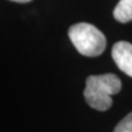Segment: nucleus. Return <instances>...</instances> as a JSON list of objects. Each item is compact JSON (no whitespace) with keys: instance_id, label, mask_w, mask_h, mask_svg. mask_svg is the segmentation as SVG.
<instances>
[{"instance_id":"nucleus-5","label":"nucleus","mask_w":132,"mask_h":132,"mask_svg":"<svg viewBox=\"0 0 132 132\" xmlns=\"http://www.w3.org/2000/svg\"><path fill=\"white\" fill-rule=\"evenodd\" d=\"M113 132H132V112L127 114L114 128Z\"/></svg>"},{"instance_id":"nucleus-6","label":"nucleus","mask_w":132,"mask_h":132,"mask_svg":"<svg viewBox=\"0 0 132 132\" xmlns=\"http://www.w3.org/2000/svg\"><path fill=\"white\" fill-rule=\"evenodd\" d=\"M11 1H14V2H20V3H26V2L31 1V0H11Z\"/></svg>"},{"instance_id":"nucleus-2","label":"nucleus","mask_w":132,"mask_h":132,"mask_svg":"<svg viewBox=\"0 0 132 132\" xmlns=\"http://www.w3.org/2000/svg\"><path fill=\"white\" fill-rule=\"evenodd\" d=\"M68 38L81 55L95 57L106 48V38L101 31L89 23H76L68 29Z\"/></svg>"},{"instance_id":"nucleus-1","label":"nucleus","mask_w":132,"mask_h":132,"mask_svg":"<svg viewBox=\"0 0 132 132\" xmlns=\"http://www.w3.org/2000/svg\"><path fill=\"white\" fill-rule=\"evenodd\" d=\"M121 90V81L114 74H102L97 76H88L86 79L84 97L92 108L105 111L112 105V95Z\"/></svg>"},{"instance_id":"nucleus-4","label":"nucleus","mask_w":132,"mask_h":132,"mask_svg":"<svg viewBox=\"0 0 132 132\" xmlns=\"http://www.w3.org/2000/svg\"><path fill=\"white\" fill-rule=\"evenodd\" d=\"M113 18L121 23L132 20V0H120L113 9Z\"/></svg>"},{"instance_id":"nucleus-3","label":"nucleus","mask_w":132,"mask_h":132,"mask_svg":"<svg viewBox=\"0 0 132 132\" xmlns=\"http://www.w3.org/2000/svg\"><path fill=\"white\" fill-rule=\"evenodd\" d=\"M111 56L119 69L132 77V44L126 41L117 42L111 50Z\"/></svg>"}]
</instances>
